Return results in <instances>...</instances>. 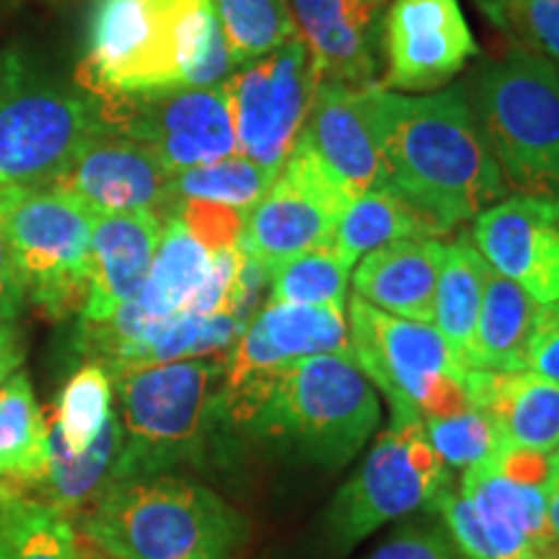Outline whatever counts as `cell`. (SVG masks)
<instances>
[{"instance_id":"6da1fadb","label":"cell","mask_w":559,"mask_h":559,"mask_svg":"<svg viewBox=\"0 0 559 559\" xmlns=\"http://www.w3.org/2000/svg\"><path fill=\"white\" fill-rule=\"evenodd\" d=\"M362 91L386 187L407 200L438 234L477 218L489 202L508 192L466 88L402 96L370 83Z\"/></svg>"},{"instance_id":"7a4b0ae2","label":"cell","mask_w":559,"mask_h":559,"mask_svg":"<svg viewBox=\"0 0 559 559\" xmlns=\"http://www.w3.org/2000/svg\"><path fill=\"white\" fill-rule=\"evenodd\" d=\"M234 68L210 0H96L75 79L115 102L223 86Z\"/></svg>"},{"instance_id":"3957f363","label":"cell","mask_w":559,"mask_h":559,"mask_svg":"<svg viewBox=\"0 0 559 559\" xmlns=\"http://www.w3.org/2000/svg\"><path fill=\"white\" fill-rule=\"evenodd\" d=\"M83 531L115 559H230L247 523L200 481L153 474L111 481Z\"/></svg>"},{"instance_id":"277c9868","label":"cell","mask_w":559,"mask_h":559,"mask_svg":"<svg viewBox=\"0 0 559 559\" xmlns=\"http://www.w3.org/2000/svg\"><path fill=\"white\" fill-rule=\"evenodd\" d=\"M223 360L192 358L115 373L122 445L111 481L171 474L200 459Z\"/></svg>"},{"instance_id":"5b68a950","label":"cell","mask_w":559,"mask_h":559,"mask_svg":"<svg viewBox=\"0 0 559 559\" xmlns=\"http://www.w3.org/2000/svg\"><path fill=\"white\" fill-rule=\"evenodd\" d=\"M379 419L373 383L349 355H311L280 370L249 425L311 464L340 469L366 445Z\"/></svg>"},{"instance_id":"8992f818","label":"cell","mask_w":559,"mask_h":559,"mask_svg":"<svg viewBox=\"0 0 559 559\" xmlns=\"http://www.w3.org/2000/svg\"><path fill=\"white\" fill-rule=\"evenodd\" d=\"M472 109L508 187L559 194V68L519 47L472 83Z\"/></svg>"},{"instance_id":"52a82bcc","label":"cell","mask_w":559,"mask_h":559,"mask_svg":"<svg viewBox=\"0 0 559 559\" xmlns=\"http://www.w3.org/2000/svg\"><path fill=\"white\" fill-rule=\"evenodd\" d=\"M349 349L368 381L391 404L396 419L449 417L472 409L469 368L432 324L409 321L349 300Z\"/></svg>"},{"instance_id":"ba28073f","label":"cell","mask_w":559,"mask_h":559,"mask_svg":"<svg viewBox=\"0 0 559 559\" xmlns=\"http://www.w3.org/2000/svg\"><path fill=\"white\" fill-rule=\"evenodd\" d=\"M107 130L91 94L0 60V187L45 190L91 138Z\"/></svg>"},{"instance_id":"9c48e42d","label":"cell","mask_w":559,"mask_h":559,"mask_svg":"<svg viewBox=\"0 0 559 559\" xmlns=\"http://www.w3.org/2000/svg\"><path fill=\"white\" fill-rule=\"evenodd\" d=\"M94 215L55 190H9L0 202L26 298L50 319H66L86 304Z\"/></svg>"},{"instance_id":"30bf717a","label":"cell","mask_w":559,"mask_h":559,"mask_svg":"<svg viewBox=\"0 0 559 559\" xmlns=\"http://www.w3.org/2000/svg\"><path fill=\"white\" fill-rule=\"evenodd\" d=\"M445 485V466L432 451L423 419H396L376 438L360 472L334 495L326 539L337 551L404 519Z\"/></svg>"},{"instance_id":"8fae6325","label":"cell","mask_w":559,"mask_h":559,"mask_svg":"<svg viewBox=\"0 0 559 559\" xmlns=\"http://www.w3.org/2000/svg\"><path fill=\"white\" fill-rule=\"evenodd\" d=\"M349 202L300 132L270 190L243 215L239 247L272 275L293 257L332 247Z\"/></svg>"},{"instance_id":"7c38bea8","label":"cell","mask_w":559,"mask_h":559,"mask_svg":"<svg viewBox=\"0 0 559 559\" xmlns=\"http://www.w3.org/2000/svg\"><path fill=\"white\" fill-rule=\"evenodd\" d=\"M234 117L236 153L280 171L304 130L319 88L309 47L296 37L223 83Z\"/></svg>"},{"instance_id":"4fadbf2b","label":"cell","mask_w":559,"mask_h":559,"mask_svg":"<svg viewBox=\"0 0 559 559\" xmlns=\"http://www.w3.org/2000/svg\"><path fill=\"white\" fill-rule=\"evenodd\" d=\"M99 111L109 130L148 145L171 174L236 153L226 86L99 102Z\"/></svg>"},{"instance_id":"5bb4252c","label":"cell","mask_w":559,"mask_h":559,"mask_svg":"<svg viewBox=\"0 0 559 559\" xmlns=\"http://www.w3.org/2000/svg\"><path fill=\"white\" fill-rule=\"evenodd\" d=\"M45 190L70 194L91 213H151L169 218L177 194L174 174L148 145L115 130H102Z\"/></svg>"},{"instance_id":"9a60e30c","label":"cell","mask_w":559,"mask_h":559,"mask_svg":"<svg viewBox=\"0 0 559 559\" xmlns=\"http://www.w3.org/2000/svg\"><path fill=\"white\" fill-rule=\"evenodd\" d=\"M386 91H432L479 55L459 0H394L383 21Z\"/></svg>"},{"instance_id":"2e32d148","label":"cell","mask_w":559,"mask_h":559,"mask_svg":"<svg viewBox=\"0 0 559 559\" xmlns=\"http://www.w3.org/2000/svg\"><path fill=\"white\" fill-rule=\"evenodd\" d=\"M474 247L539 304L559 300V194H513L474 218Z\"/></svg>"},{"instance_id":"e0dca14e","label":"cell","mask_w":559,"mask_h":559,"mask_svg":"<svg viewBox=\"0 0 559 559\" xmlns=\"http://www.w3.org/2000/svg\"><path fill=\"white\" fill-rule=\"evenodd\" d=\"M362 88L321 81L300 130L349 200L376 187H386V171L376 132L370 128Z\"/></svg>"},{"instance_id":"ac0fdd59","label":"cell","mask_w":559,"mask_h":559,"mask_svg":"<svg viewBox=\"0 0 559 559\" xmlns=\"http://www.w3.org/2000/svg\"><path fill=\"white\" fill-rule=\"evenodd\" d=\"M164 223V215L151 210L94 215L83 324H102L138 296L156 260Z\"/></svg>"},{"instance_id":"d6986e66","label":"cell","mask_w":559,"mask_h":559,"mask_svg":"<svg viewBox=\"0 0 559 559\" xmlns=\"http://www.w3.org/2000/svg\"><path fill=\"white\" fill-rule=\"evenodd\" d=\"M298 37L309 47L319 83L370 86L383 0H288Z\"/></svg>"},{"instance_id":"ffe728a7","label":"cell","mask_w":559,"mask_h":559,"mask_svg":"<svg viewBox=\"0 0 559 559\" xmlns=\"http://www.w3.org/2000/svg\"><path fill=\"white\" fill-rule=\"evenodd\" d=\"M461 492L477 508L492 559H534L551 539L544 481L502 472L489 456L464 472Z\"/></svg>"},{"instance_id":"44dd1931","label":"cell","mask_w":559,"mask_h":559,"mask_svg":"<svg viewBox=\"0 0 559 559\" xmlns=\"http://www.w3.org/2000/svg\"><path fill=\"white\" fill-rule=\"evenodd\" d=\"M472 407L485 412L498 436V451H528L549 456L559 449V383L531 370L466 376Z\"/></svg>"},{"instance_id":"7402d4cb","label":"cell","mask_w":559,"mask_h":559,"mask_svg":"<svg viewBox=\"0 0 559 559\" xmlns=\"http://www.w3.org/2000/svg\"><path fill=\"white\" fill-rule=\"evenodd\" d=\"M443 254L445 243L432 236L394 241L368 251L355 270V296L391 317L432 324Z\"/></svg>"},{"instance_id":"603a6c76","label":"cell","mask_w":559,"mask_h":559,"mask_svg":"<svg viewBox=\"0 0 559 559\" xmlns=\"http://www.w3.org/2000/svg\"><path fill=\"white\" fill-rule=\"evenodd\" d=\"M122 432L117 423V412L107 419L99 438L83 453H70L58 438L50 436L47 464L32 477H5L32 498L45 500L62 513L91 508L111 485L117 456H120Z\"/></svg>"},{"instance_id":"cb8c5ba5","label":"cell","mask_w":559,"mask_h":559,"mask_svg":"<svg viewBox=\"0 0 559 559\" xmlns=\"http://www.w3.org/2000/svg\"><path fill=\"white\" fill-rule=\"evenodd\" d=\"M542 304L519 283L487 267L477 337H474V370L519 373L526 370L528 340Z\"/></svg>"},{"instance_id":"d4e9b609","label":"cell","mask_w":559,"mask_h":559,"mask_svg":"<svg viewBox=\"0 0 559 559\" xmlns=\"http://www.w3.org/2000/svg\"><path fill=\"white\" fill-rule=\"evenodd\" d=\"M487 267L489 264L474 241L461 236L451 247H445L436 288L432 324L469 370H474V337H477L479 309L485 298Z\"/></svg>"},{"instance_id":"484cf974","label":"cell","mask_w":559,"mask_h":559,"mask_svg":"<svg viewBox=\"0 0 559 559\" xmlns=\"http://www.w3.org/2000/svg\"><path fill=\"white\" fill-rule=\"evenodd\" d=\"M0 559H79L68 515L0 479Z\"/></svg>"},{"instance_id":"4316f807","label":"cell","mask_w":559,"mask_h":559,"mask_svg":"<svg viewBox=\"0 0 559 559\" xmlns=\"http://www.w3.org/2000/svg\"><path fill=\"white\" fill-rule=\"evenodd\" d=\"M436 239L438 230L430 226L407 200L389 187H376L349 202L334 230V243L340 251L360 260L368 251L404 239Z\"/></svg>"},{"instance_id":"83f0119b","label":"cell","mask_w":559,"mask_h":559,"mask_svg":"<svg viewBox=\"0 0 559 559\" xmlns=\"http://www.w3.org/2000/svg\"><path fill=\"white\" fill-rule=\"evenodd\" d=\"M50 419L37 404L26 373H13L0 386V472L5 477H32L47 464Z\"/></svg>"},{"instance_id":"f1b7e54d","label":"cell","mask_w":559,"mask_h":559,"mask_svg":"<svg viewBox=\"0 0 559 559\" xmlns=\"http://www.w3.org/2000/svg\"><path fill=\"white\" fill-rule=\"evenodd\" d=\"M234 66H251L298 37L288 0H210Z\"/></svg>"},{"instance_id":"f546056e","label":"cell","mask_w":559,"mask_h":559,"mask_svg":"<svg viewBox=\"0 0 559 559\" xmlns=\"http://www.w3.org/2000/svg\"><path fill=\"white\" fill-rule=\"evenodd\" d=\"M115 381L102 362H86L70 376L50 419V436L70 453H83L115 415Z\"/></svg>"},{"instance_id":"4dcf8cb0","label":"cell","mask_w":559,"mask_h":559,"mask_svg":"<svg viewBox=\"0 0 559 559\" xmlns=\"http://www.w3.org/2000/svg\"><path fill=\"white\" fill-rule=\"evenodd\" d=\"M355 257L337 247H321L293 257L270 275L267 304L345 306V293Z\"/></svg>"},{"instance_id":"1f68e13d","label":"cell","mask_w":559,"mask_h":559,"mask_svg":"<svg viewBox=\"0 0 559 559\" xmlns=\"http://www.w3.org/2000/svg\"><path fill=\"white\" fill-rule=\"evenodd\" d=\"M275 177L277 171L264 169L254 160L234 153V156L213 160V164L192 166V169L174 174V194H177V202H213V205L234 207L247 215L264 198Z\"/></svg>"},{"instance_id":"d6a6232c","label":"cell","mask_w":559,"mask_h":559,"mask_svg":"<svg viewBox=\"0 0 559 559\" xmlns=\"http://www.w3.org/2000/svg\"><path fill=\"white\" fill-rule=\"evenodd\" d=\"M477 5L523 50L559 66V0H477Z\"/></svg>"},{"instance_id":"836d02e7","label":"cell","mask_w":559,"mask_h":559,"mask_svg":"<svg viewBox=\"0 0 559 559\" xmlns=\"http://www.w3.org/2000/svg\"><path fill=\"white\" fill-rule=\"evenodd\" d=\"M425 432L443 466L453 469H469L498 451L492 423L477 407L449 417H432L425 423Z\"/></svg>"},{"instance_id":"e575fe53","label":"cell","mask_w":559,"mask_h":559,"mask_svg":"<svg viewBox=\"0 0 559 559\" xmlns=\"http://www.w3.org/2000/svg\"><path fill=\"white\" fill-rule=\"evenodd\" d=\"M171 215H177L194 239L210 251L239 247L243 230V213L239 210L200 200H179Z\"/></svg>"},{"instance_id":"d590c367","label":"cell","mask_w":559,"mask_h":559,"mask_svg":"<svg viewBox=\"0 0 559 559\" xmlns=\"http://www.w3.org/2000/svg\"><path fill=\"white\" fill-rule=\"evenodd\" d=\"M430 502L443 515L451 539L461 549V555L466 559H492L477 508H474V502L461 489L456 492V489L443 485L432 495Z\"/></svg>"},{"instance_id":"8d00e7d4","label":"cell","mask_w":559,"mask_h":559,"mask_svg":"<svg viewBox=\"0 0 559 559\" xmlns=\"http://www.w3.org/2000/svg\"><path fill=\"white\" fill-rule=\"evenodd\" d=\"M368 559H453V547L440 528L407 526L370 551Z\"/></svg>"},{"instance_id":"74e56055","label":"cell","mask_w":559,"mask_h":559,"mask_svg":"<svg viewBox=\"0 0 559 559\" xmlns=\"http://www.w3.org/2000/svg\"><path fill=\"white\" fill-rule=\"evenodd\" d=\"M526 370L559 383V300L544 304L536 313L534 332L528 340Z\"/></svg>"},{"instance_id":"f35d334b","label":"cell","mask_w":559,"mask_h":559,"mask_svg":"<svg viewBox=\"0 0 559 559\" xmlns=\"http://www.w3.org/2000/svg\"><path fill=\"white\" fill-rule=\"evenodd\" d=\"M9 192V190H5ZM5 198V194H3ZM3 202V200H0ZM26 293L21 285L16 264H13L9 239H5L3 221H0V321H13L19 317L21 306H24Z\"/></svg>"},{"instance_id":"ab89813d","label":"cell","mask_w":559,"mask_h":559,"mask_svg":"<svg viewBox=\"0 0 559 559\" xmlns=\"http://www.w3.org/2000/svg\"><path fill=\"white\" fill-rule=\"evenodd\" d=\"M24 362V345H21L19 326L13 321H0V386L11 379Z\"/></svg>"},{"instance_id":"60d3db41","label":"cell","mask_w":559,"mask_h":559,"mask_svg":"<svg viewBox=\"0 0 559 559\" xmlns=\"http://www.w3.org/2000/svg\"><path fill=\"white\" fill-rule=\"evenodd\" d=\"M544 495H547V528L549 536L559 539V456H549V472L544 481Z\"/></svg>"},{"instance_id":"b9f144b4","label":"cell","mask_w":559,"mask_h":559,"mask_svg":"<svg viewBox=\"0 0 559 559\" xmlns=\"http://www.w3.org/2000/svg\"><path fill=\"white\" fill-rule=\"evenodd\" d=\"M534 559H559V539L551 536V539L544 544L539 551H536Z\"/></svg>"},{"instance_id":"7bdbcfd3","label":"cell","mask_w":559,"mask_h":559,"mask_svg":"<svg viewBox=\"0 0 559 559\" xmlns=\"http://www.w3.org/2000/svg\"><path fill=\"white\" fill-rule=\"evenodd\" d=\"M5 190H9V187H0V200H3V194H5Z\"/></svg>"},{"instance_id":"ee69618b","label":"cell","mask_w":559,"mask_h":559,"mask_svg":"<svg viewBox=\"0 0 559 559\" xmlns=\"http://www.w3.org/2000/svg\"><path fill=\"white\" fill-rule=\"evenodd\" d=\"M555 456H559V449H557V451H555Z\"/></svg>"},{"instance_id":"f6af8a7d","label":"cell","mask_w":559,"mask_h":559,"mask_svg":"<svg viewBox=\"0 0 559 559\" xmlns=\"http://www.w3.org/2000/svg\"><path fill=\"white\" fill-rule=\"evenodd\" d=\"M0 474H3V472H0Z\"/></svg>"}]
</instances>
